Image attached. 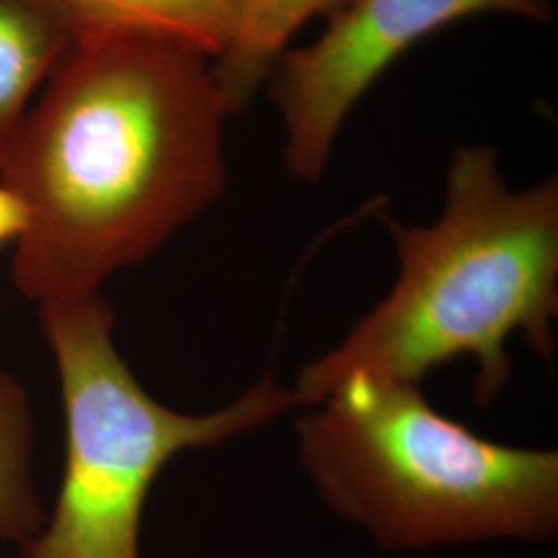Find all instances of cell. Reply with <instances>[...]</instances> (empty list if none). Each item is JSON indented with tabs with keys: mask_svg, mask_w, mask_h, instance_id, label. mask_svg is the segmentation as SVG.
I'll return each mask as SVG.
<instances>
[{
	"mask_svg": "<svg viewBox=\"0 0 558 558\" xmlns=\"http://www.w3.org/2000/svg\"><path fill=\"white\" fill-rule=\"evenodd\" d=\"M34 420L20 383L0 371V539L34 538L46 515L34 482Z\"/></svg>",
	"mask_w": 558,
	"mask_h": 558,
	"instance_id": "9c48e42d",
	"label": "cell"
},
{
	"mask_svg": "<svg viewBox=\"0 0 558 558\" xmlns=\"http://www.w3.org/2000/svg\"><path fill=\"white\" fill-rule=\"evenodd\" d=\"M211 62L179 46L77 34L0 156L25 207L13 283L38 304L101 294L220 201Z\"/></svg>",
	"mask_w": 558,
	"mask_h": 558,
	"instance_id": "6da1fadb",
	"label": "cell"
},
{
	"mask_svg": "<svg viewBox=\"0 0 558 558\" xmlns=\"http://www.w3.org/2000/svg\"><path fill=\"white\" fill-rule=\"evenodd\" d=\"M348 0H239L236 25L226 50L211 62L228 117L242 114L269 81L302 25L331 17Z\"/></svg>",
	"mask_w": 558,
	"mask_h": 558,
	"instance_id": "52a82bcc",
	"label": "cell"
},
{
	"mask_svg": "<svg viewBox=\"0 0 558 558\" xmlns=\"http://www.w3.org/2000/svg\"><path fill=\"white\" fill-rule=\"evenodd\" d=\"M25 228V207L17 195L0 182V244L15 242Z\"/></svg>",
	"mask_w": 558,
	"mask_h": 558,
	"instance_id": "30bf717a",
	"label": "cell"
},
{
	"mask_svg": "<svg viewBox=\"0 0 558 558\" xmlns=\"http://www.w3.org/2000/svg\"><path fill=\"white\" fill-rule=\"evenodd\" d=\"M60 377L64 470L52 515L20 558H141V519L172 459L218 447L299 408L271 373L230 405L182 414L151 398L114 345L101 294L40 304Z\"/></svg>",
	"mask_w": 558,
	"mask_h": 558,
	"instance_id": "277c9868",
	"label": "cell"
},
{
	"mask_svg": "<svg viewBox=\"0 0 558 558\" xmlns=\"http://www.w3.org/2000/svg\"><path fill=\"white\" fill-rule=\"evenodd\" d=\"M73 40L50 0H0V156Z\"/></svg>",
	"mask_w": 558,
	"mask_h": 558,
	"instance_id": "ba28073f",
	"label": "cell"
},
{
	"mask_svg": "<svg viewBox=\"0 0 558 558\" xmlns=\"http://www.w3.org/2000/svg\"><path fill=\"white\" fill-rule=\"evenodd\" d=\"M77 34H119L220 57L232 38L239 0H50Z\"/></svg>",
	"mask_w": 558,
	"mask_h": 558,
	"instance_id": "8992f818",
	"label": "cell"
},
{
	"mask_svg": "<svg viewBox=\"0 0 558 558\" xmlns=\"http://www.w3.org/2000/svg\"><path fill=\"white\" fill-rule=\"evenodd\" d=\"M296 422L323 502L387 550L558 532V451L482 439L418 383L343 380Z\"/></svg>",
	"mask_w": 558,
	"mask_h": 558,
	"instance_id": "3957f363",
	"label": "cell"
},
{
	"mask_svg": "<svg viewBox=\"0 0 558 558\" xmlns=\"http://www.w3.org/2000/svg\"><path fill=\"white\" fill-rule=\"evenodd\" d=\"M486 13L536 23L555 15L550 0H348L317 40L286 50L269 81L288 174L319 182L343 122L373 83L426 36Z\"/></svg>",
	"mask_w": 558,
	"mask_h": 558,
	"instance_id": "5b68a950",
	"label": "cell"
},
{
	"mask_svg": "<svg viewBox=\"0 0 558 558\" xmlns=\"http://www.w3.org/2000/svg\"><path fill=\"white\" fill-rule=\"evenodd\" d=\"M398 253V279L352 331L300 371L299 408L343 380L422 383L451 360H476L474 399L493 403L521 333L555 356L558 317V180L513 191L490 145L458 147L447 166L445 205L433 223L383 218Z\"/></svg>",
	"mask_w": 558,
	"mask_h": 558,
	"instance_id": "7a4b0ae2",
	"label": "cell"
}]
</instances>
